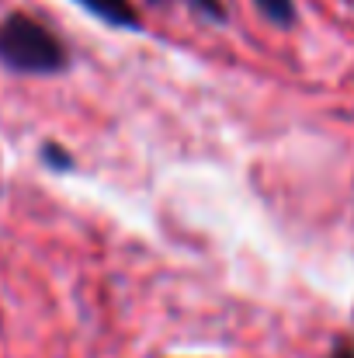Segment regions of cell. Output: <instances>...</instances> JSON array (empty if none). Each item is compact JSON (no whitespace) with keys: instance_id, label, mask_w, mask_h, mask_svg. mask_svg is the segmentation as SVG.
Instances as JSON below:
<instances>
[{"instance_id":"obj_4","label":"cell","mask_w":354,"mask_h":358,"mask_svg":"<svg viewBox=\"0 0 354 358\" xmlns=\"http://www.w3.org/2000/svg\"><path fill=\"white\" fill-rule=\"evenodd\" d=\"M188 7H191L198 17L212 21V24H226V21H230V10L223 7V0H188Z\"/></svg>"},{"instance_id":"obj_1","label":"cell","mask_w":354,"mask_h":358,"mask_svg":"<svg viewBox=\"0 0 354 358\" xmlns=\"http://www.w3.org/2000/svg\"><path fill=\"white\" fill-rule=\"evenodd\" d=\"M0 63L14 73L49 77L66 70L70 56L56 31H49L42 21L28 14H10L0 21Z\"/></svg>"},{"instance_id":"obj_3","label":"cell","mask_w":354,"mask_h":358,"mask_svg":"<svg viewBox=\"0 0 354 358\" xmlns=\"http://www.w3.org/2000/svg\"><path fill=\"white\" fill-rule=\"evenodd\" d=\"M253 3L274 28H295V21H299L295 0H253Z\"/></svg>"},{"instance_id":"obj_2","label":"cell","mask_w":354,"mask_h":358,"mask_svg":"<svg viewBox=\"0 0 354 358\" xmlns=\"http://www.w3.org/2000/svg\"><path fill=\"white\" fill-rule=\"evenodd\" d=\"M73 3L84 7L87 14H94L98 21L121 28V31H139L142 28V17H139L132 0H73Z\"/></svg>"},{"instance_id":"obj_6","label":"cell","mask_w":354,"mask_h":358,"mask_svg":"<svg viewBox=\"0 0 354 358\" xmlns=\"http://www.w3.org/2000/svg\"><path fill=\"white\" fill-rule=\"evenodd\" d=\"M330 358H354V345L351 341H337V348L330 352Z\"/></svg>"},{"instance_id":"obj_5","label":"cell","mask_w":354,"mask_h":358,"mask_svg":"<svg viewBox=\"0 0 354 358\" xmlns=\"http://www.w3.org/2000/svg\"><path fill=\"white\" fill-rule=\"evenodd\" d=\"M45 160H52L56 167H70V157H66V153H59L56 146H49V150H45Z\"/></svg>"}]
</instances>
